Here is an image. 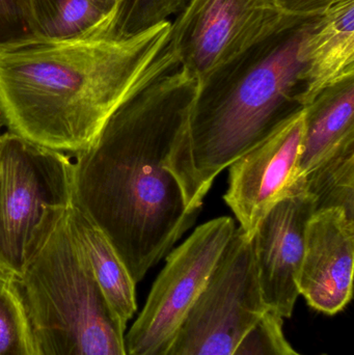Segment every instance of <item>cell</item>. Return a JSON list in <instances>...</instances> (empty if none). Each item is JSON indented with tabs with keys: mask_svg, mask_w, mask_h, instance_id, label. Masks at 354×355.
<instances>
[{
	"mask_svg": "<svg viewBox=\"0 0 354 355\" xmlns=\"http://www.w3.org/2000/svg\"><path fill=\"white\" fill-rule=\"evenodd\" d=\"M197 87L179 64L127 98L73 162V205L103 232L135 284L199 216L168 168Z\"/></svg>",
	"mask_w": 354,
	"mask_h": 355,
	"instance_id": "1",
	"label": "cell"
},
{
	"mask_svg": "<svg viewBox=\"0 0 354 355\" xmlns=\"http://www.w3.org/2000/svg\"><path fill=\"white\" fill-rule=\"evenodd\" d=\"M170 22L141 33L37 44L0 54V122L75 157L133 93L179 66Z\"/></svg>",
	"mask_w": 354,
	"mask_h": 355,
	"instance_id": "2",
	"label": "cell"
},
{
	"mask_svg": "<svg viewBox=\"0 0 354 355\" xmlns=\"http://www.w3.org/2000/svg\"><path fill=\"white\" fill-rule=\"evenodd\" d=\"M317 17L293 18L200 83L168 164L191 212L200 214L222 171L319 95L305 58L306 37Z\"/></svg>",
	"mask_w": 354,
	"mask_h": 355,
	"instance_id": "3",
	"label": "cell"
},
{
	"mask_svg": "<svg viewBox=\"0 0 354 355\" xmlns=\"http://www.w3.org/2000/svg\"><path fill=\"white\" fill-rule=\"evenodd\" d=\"M62 213L39 241L18 285L39 355H127L126 325L102 294Z\"/></svg>",
	"mask_w": 354,
	"mask_h": 355,
	"instance_id": "4",
	"label": "cell"
},
{
	"mask_svg": "<svg viewBox=\"0 0 354 355\" xmlns=\"http://www.w3.org/2000/svg\"><path fill=\"white\" fill-rule=\"evenodd\" d=\"M73 204V159L10 131L0 135V269L19 279Z\"/></svg>",
	"mask_w": 354,
	"mask_h": 355,
	"instance_id": "5",
	"label": "cell"
},
{
	"mask_svg": "<svg viewBox=\"0 0 354 355\" xmlns=\"http://www.w3.org/2000/svg\"><path fill=\"white\" fill-rule=\"evenodd\" d=\"M267 311L253 242L236 229L207 287L161 355H233Z\"/></svg>",
	"mask_w": 354,
	"mask_h": 355,
	"instance_id": "6",
	"label": "cell"
},
{
	"mask_svg": "<svg viewBox=\"0 0 354 355\" xmlns=\"http://www.w3.org/2000/svg\"><path fill=\"white\" fill-rule=\"evenodd\" d=\"M231 217L211 219L166 257L143 310L125 335L127 355H161L203 294L234 234Z\"/></svg>",
	"mask_w": 354,
	"mask_h": 355,
	"instance_id": "7",
	"label": "cell"
},
{
	"mask_svg": "<svg viewBox=\"0 0 354 355\" xmlns=\"http://www.w3.org/2000/svg\"><path fill=\"white\" fill-rule=\"evenodd\" d=\"M177 15L170 22V47L199 85L297 18L274 0H187Z\"/></svg>",
	"mask_w": 354,
	"mask_h": 355,
	"instance_id": "8",
	"label": "cell"
},
{
	"mask_svg": "<svg viewBox=\"0 0 354 355\" xmlns=\"http://www.w3.org/2000/svg\"><path fill=\"white\" fill-rule=\"evenodd\" d=\"M303 133L301 112L229 166L224 200L247 239L278 202L305 192L299 175Z\"/></svg>",
	"mask_w": 354,
	"mask_h": 355,
	"instance_id": "9",
	"label": "cell"
},
{
	"mask_svg": "<svg viewBox=\"0 0 354 355\" xmlns=\"http://www.w3.org/2000/svg\"><path fill=\"white\" fill-rule=\"evenodd\" d=\"M315 212V200L307 192L289 196L264 216L251 238L262 300L284 320L292 317L299 297L306 231Z\"/></svg>",
	"mask_w": 354,
	"mask_h": 355,
	"instance_id": "10",
	"label": "cell"
},
{
	"mask_svg": "<svg viewBox=\"0 0 354 355\" xmlns=\"http://www.w3.org/2000/svg\"><path fill=\"white\" fill-rule=\"evenodd\" d=\"M353 271L354 219L341 208L316 211L306 231L299 296L317 312L339 314L353 298Z\"/></svg>",
	"mask_w": 354,
	"mask_h": 355,
	"instance_id": "11",
	"label": "cell"
},
{
	"mask_svg": "<svg viewBox=\"0 0 354 355\" xmlns=\"http://www.w3.org/2000/svg\"><path fill=\"white\" fill-rule=\"evenodd\" d=\"M354 76L324 89L303 112L299 175L305 178L354 139Z\"/></svg>",
	"mask_w": 354,
	"mask_h": 355,
	"instance_id": "12",
	"label": "cell"
},
{
	"mask_svg": "<svg viewBox=\"0 0 354 355\" xmlns=\"http://www.w3.org/2000/svg\"><path fill=\"white\" fill-rule=\"evenodd\" d=\"M305 58L319 94L354 76V0H339L316 18L306 37Z\"/></svg>",
	"mask_w": 354,
	"mask_h": 355,
	"instance_id": "13",
	"label": "cell"
},
{
	"mask_svg": "<svg viewBox=\"0 0 354 355\" xmlns=\"http://www.w3.org/2000/svg\"><path fill=\"white\" fill-rule=\"evenodd\" d=\"M69 215L73 231L82 246L102 294L127 327L137 311L136 284L103 232L73 204Z\"/></svg>",
	"mask_w": 354,
	"mask_h": 355,
	"instance_id": "14",
	"label": "cell"
},
{
	"mask_svg": "<svg viewBox=\"0 0 354 355\" xmlns=\"http://www.w3.org/2000/svg\"><path fill=\"white\" fill-rule=\"evenodd\" d=\"M39 44L83 41L118 29L120 12L95 0H33Z\"/></svg>",
	"mask_w": 354,
	"mask_h": 355,
	"instance_id": "15",
	"label": "cell"
},
{
	"mask_svg": "<svg viewBox=\"0 0 354 355\" xmlns=\"http://www.w3.org/2000/svg\"><path fill=\"white\" fill-rule=\"evenodd\" d=\"M303 179V190L313 196L316 211L341 208L354 219V139Z\"/></svg>",
	"mask_w": 354,
	"mask_h": 355,
	"instance_id": "16",
	"label": "cell"
},
{
	"mask_svg": "<svg viewBox=\"0 0 354 355\" xmlns=\"http://www.w3.org/2000/svg\"><path fill=\"white\" fill-rule=\"evenodd\" d=\"M0 355H39L18 279L1 269Z\"/></svg>",
	"mask_w": 354,
	"mask_h": 355,
	"instance_id": "17",
	"label": "cell"
},
{
	"mask_svg": "<svg viewBox=\"0 0 354 355\" xmlns=\"http://www.w3.org/2000/svg\"><path fill=\"white\" fill-rule=\"evenodd\" d=\"M37 44L33 0H0V54Z\"/></svg>",
	"mask_w": 354,
	"mask_h": 355,
	"instance_id": "18",
	"label": "cell"
},
{
	"mask_svg": "<svg viewBox=\"0 0 354 355\" xmlns=\"http://www.w3.org/2000/svg\"><path fill=\"white\" fill-rule=\"evenodd\" d=\"M120 6L118 31L141 33L160 24L172 15H177L187 0H118Z\"/></svg>",
	"mask_w": 354,
	"mask_h": 355,
	"instance_id": "19",
	"label": "cell"
},
{
	"mask_svg": "<svg viewBox=\"0 0 354 355\" xmlns=\"http://www.w3.org/2000/svg\"><path fill=\"white\" fill-rule=\"evenodd\" d=\"M287 339L284 319L267 311L247 334L233 355H295Z\"/></svg>",
	"mask_w": 354,
	"mask_h": 355,
	"instance_id": "20",
	"label": "cell"
},
{
	"mask_svg": "<svg viewBox=\"0 0 354 355\" xmlns=\"http://www.w3.org/2000/svg\"><path fill=\"white\" fill-rule=\"evenodd\" d=\"M287 16L308 18L324 14L339 0H274Z\"/></svg>",
	"mask_w": 354,
	"mask_h": 355,
	"instance_id": "21",
	"label": "cell"
},
{
	"mask_svg": "<svg viewBox=\"0 0 354 355\" xmlns=\"http://www.w3.org/2000/svg\"><path fill=\"white\" fill-rule=\"evenodd\" d=\"M98 3L106 6V8H112V10H116L120 12V6H118V0H95Z\"/></svg>",
	"mask_w": 354,
	"mask_h": 355,
	"instance_id": "22",
	"label": "cell"
},
{
	"mask_svg": "<svg viewBox=\"0 0 354 355\" xmlns=\"http://www.w3.org/2000/svg\"><path fill=\"white\" fill-rule=\"evenodd\" d=\"M295 355H303V354H299V352H297V354H295Z\"/></svg>",
	"mask_w": 354,
	"mask_h": 355,
	"instance_id": "23",
	"label": "cell"
}]
</instances>
